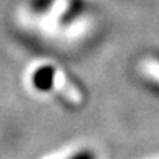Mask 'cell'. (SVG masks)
Wrapping results in <instances>:
<instances>
[{
	"label": "cell",
	"instance_id": "1",
	"mask_svg": "<svg viewBox=\"0 0 159 159\" xmlns=\"http://www.w3.org/2000/svg\"><path fill=\"white\" fill-rule=\"evenodd\" d=\"M143 69H144L152 78L159 81V61L149 59V61H146V62L143 63Z\"/></svg>",
	"mask_w": 159,
	"mask_h": 159
}]
</instances>
